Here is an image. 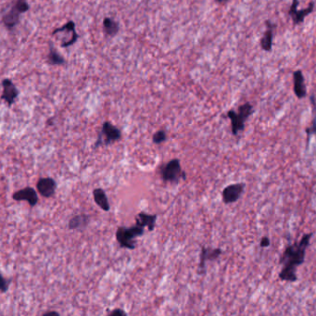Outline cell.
<instances>
[{"label": "cell", "instance_id": "44dd1931", "mask_svg": "<svg viewBox=\"0 0 316 316\" xmlns=\"http://www.w3.org/2000/svg\"><path fill=\"white\" fill-rule=\"evenodd\" d=\"M166 138H167L166 132L164 130H160V131H158V132H156L153 134V143H155L157 145H160L162 143L165 142Z\"/></svg>", "mask_w": 316, "mask_h": 316}, {"label": "cell", "instance_id": "3957f363", "mask_svg": "<svg viewBox=\"0 0 316 316\" xmlns=\"http://www.w3.org/2000/svg\"><path fill=\"white\" fill-rule=\"evenodd\" d=\"M144 234V228L138 225H134L130 228L118 227L116 232V238L121 248L134 249H135V238Z\"/></svg>", "mask_w": 316, "mask_h": 316}, {"label": "cell", "instance_id": "ffe728a7", "mask_svg": "<svg viewBox=\"0 0 316 316\" xmlns=\"http://www.w3.org/2000/svg\"><path fill=\"white\" fill-rule=\"evenodd\" d=\"M48 62L50 65H63L65 63L64 58L59 54V52L54 48L53 43L50 42V52L48 55Z\"/></svg>", "mask_w": 316, "mask_h": 316}, {"label": "cell", "instance_id": "2e32d148", "mask_svg": "<svg viewBox=\"0 0 316 316\" xmlns=\"http://www.w3.org/2000/svg\"><path fill=\"white\" fill-rule=\"evenodd\" d=\"M93 196H94V200L95 202L99 205V207H100L103 211L105 212H109L111 209V206L109 203V200L107 198V195L105 193V191L102 188H96L93 191Z\"/></svg>", "mask_w": 316, "mask_h": 316}, {"label": "cell", "instance_id": "4fadbf2b", "mask_svg": "<svg viewBox=\"0 0 316 316\" xmlns=\"http://www.w3.org/2000/svg\"><path fill=\"white\" fill-rule=\"evenodd\" d=\"M275 27V25L272 21H266V31L261 39L262 49L266 52H270L273 49V36Z\"/></svg>", "mask_w": 316, "mask_h": 316}, {"label": "cell", "instance_id": "603a6c76", "mask_svg": "<svg viewBox=\"0 0 316 316\" xmlns=\"http://www.w3.org/2000/svg\"><path fill=\"white\" fill-rule=\"evenodd\" d=\"M10 280L5 278V277H2V283H1V292L2 293H5L8 288H9V285H10Z\"/></svg>", "mask_w": 316, "mask_h": 316}, {"label": "cell", "instance_id": "9a60e30c", "mask_svg": "<svg viewBox=\"0 0 316 316\" xmlns=\"http://www.w3.org/2000/svg\"><path fill=\"white\" fill-rule=\"evenodd\" d=\"M71 33V36H70V44H69V46L71 47V46H72L76 41H77V39L79 38V35H78V33H76V31H75V23L72 21V20H70V21H68L67 23H65L62 27H61V28H57L56 30L54 31L53 33H52V35H55V34H57V33Z\"/></svg>", "mask_w": 316, "mask_h": 316}, {"label": "cell", "instance_id": "484cf974", "mask_svg": "<svg viewBox=\"0 0 316 316\" xmlns=\"http://www.w3.org/2000/svg\"><path fill=\"white\" fill-rule=\"evenodd\" d=\"M217 3H219V4H224V3H226V2H228L229 0H215Z\"/></svg>", "mask_w": 316, "mask_h": 316}, {"label": "cell", "instance_id": "7a4b0ae2", "mask_svg": "<svg viewBox=\"0 0 316 316\" xmlns=\"http://www.w3.org/2000/svg\"><path fill=\"white\" fill-rule=\"evenodd\" d=\"M253 112V106L249 102H246L241 105L238 108L237 112L233 110L227 112V118H229L231 121V129L234 135H237L239 133L244 130L245 122Z\"/></svg>", "mask_w": 316, "mask_h": 316}, {"label": "cell", "instance_id": "ba28073f", "mask_svg": "<svg viewBox=\"0 0 316 316\" xmlns=\"http://www.w3.org/2000/svg\"><path fill=\"white\" fill-rule=\"evenodd\" d=\"M2 86H3V94H2V100L6 103L11 106L13 103L16 101L18 96H19V90L16 87V85L12 83L10 79H4L2 81Z\"/></svg>", "mask_w": 316, "mask_h": 316}, {"label": "cell", "instance_id": "7c38bea8", "mask_svg": "<svg viewBox=\"0 0 316 316\" xmlns=\"http://www.w3.org/2000/svg\"><path fill=\"white\" fill-rule=\"evenodd\" d=\"M20 10L16 8L15 5H13L9 11H7V13L4 14L3 18H2V21L4 23V25L10 29L12 30L13 28H15L17 26V24L19 23L20 20Z\"/></svg>", "mask_w": 316, "mask_h": 316}, {"label": "cell", "instance_id": "8992f818", "mask_svg": "<svg viewBox=\"0 0 316 316\" xmlns=\"http://www.w3.org/2000/svg\"><path fill=\"white\" fill-rule=\"evenodd\" d=\"M244 183H237L226 186L223 191V201L224 204H231L236 202L244 193Z\"/></svg>", "mask_w": 316, "mask_h": 316}, {"label": "cell", "instance_id": "8fae6325", "mask_svg": "<svg viewBox=\"0 0 316 316\" xmlns=\"http://www.w3.org/2000/svg\"><path fill=\"white\" fill-rule=\"evenodd\" d=\"M293 82H294V93L296 97L299 100H302L307 96L305 81L303 73L300 70L294 71L293 73Z\"/></svg>", "mask_w": 316, "mask_h": 316}, {"label": "cell", "instance_id": "6da1fadb", "mask_svg": "<svg viewBox=\"0 0 316 316\" xmlns=\"http://www.w3.org/2000/svg\"><path fill=\"white\" fill-rule=\"evenodd\" d=\"M312 236L313 233L304 234L300 241L285 248L279 261V264L283 265V268L279 274V278L282 281H297V268L304 263L306 249L310 244Z\"/></svg>", "mask_w": 316, "mask_h": 316}, {"label": "cell", "instance_id": "5bb4252c", "mask_svg": "<svg viewBox=\"0 0 316 316\" xmlns=\"http://www.w3.org/2000/svg\"><path fill=\"white\" fill-rule=\"evenodd\" d=\"M157 220L156 214H147L140 213L135 218V224L140 227H148L150 231H153L155 228V223Z\"/></svg>", "mask_w": 316, "mask_h": 316}, {"label": "cell", "instance_id": "cb8c5ba5", "mask_svg": "<svg viewBox=\"0 0 316 316\" xmlns=\"http://www.w3.org/2000/svg\"><path fill=\"white\" fill-rule=\"evenodd\" d=\"M270 244H271V241H270L269 237L264 236V237L262 238V240H261V247H262V248H267V247L270 246Z\"/></svg>", "mask_w": 316, "mask_h": 316}, {"label": "cell", "instance_id": "52a82bcc", "mask_svg": "<svg viewBox=\"0 0 316 316\" xmlns=\"http://www.w3.org/2000/svg\"><path fill=\"white\" fill-rule=\"evenodd\" d=\"M223 253V250L219 248L217 249H212V248H206L202 247L201 249V254H200V262L199 265V274L202 275L205 274L206 271V263L207 262H213L217 260Z\"/></svg>", "mask_w": 316, "mask_h": 316}, {"label": "cell", "instance_id": "e0dca14e", "mask_svg": "<svg viewBox=\"0 0 316 316\" xmlns=\"http://www.w3.org/2000/svg\"><path fill=\"white\" fill-rule=\"evenodd\" d=\"M103 29H104V33L107 35L114 36L119 33L120 25H119V23L117 21H115L112 18L106 17L103 20Z\"/></svg>", "mask_w": 316, "mask_h": 316}, {"label": "cell", "instance_id": "30bf717a", "mask_svg": "<svg viewBox=\"0 0 316 316\" xmlns=\"http://www.w3.org/2000/svg\"><path fill=\"white\" fill-rule=\"evenodd\" d=\"M36 187L38 192L45 198H50L56 191L57 183L54 179L47 177V178H41L36 183Z\"/></svg>", "mask_w": 316, "mask_h": 316}, {"label": "cell", "instance_id": "9c48e42d", "mask_svg": "<svg viewBox=\"0 0 316 316\" xmlns=\"http://www.w3.org/2000/svg\"><path fill=\"white\" fill-rule=\"evenodd\" d=\"M14 200L20 201L25 200L27 201L31 207H34L38 202V197L36 191L33 187H25L19 191L15 192L12 196Z\"/></svg>", "mask_w": 316, "mask_h": 316}, {"label": "cell", "instance_id": "5b68a950", "mask_svg": "<svg viewBox=\"0 0 316 316\" xmlns=\"http://www.w3.org/2000/svg\"><path fill=\"white\" fill-rule=\"evenodd\" d=\"M122 137V133L119 128L114 126L112 122H103L101 131L99 134L98 140L95 144V148L100 146H109L112 143L120 140Z\"/></svg>", "mask_w": 316, "mask_h": 316}, {"label": "cell", "instance_id": "d6986e66", "mask_svg": "<svg viewBox=\"0 0 316 316\" xmlns=\"http://www.w3.org/2000/svg\"><path fill=\"white\" fill-rule=\"evenodd\" d=\"M89 223V217L85 214H81V215H77L74 216L73 218H71L69 222V228L73 230V229H82L87 226V224Z\"/></svg>", "mask_w": 316, "mask_h": 316}, {"label": "cell", "instance_id": "ac0fdd59", "mask_svg": "<svg viewBox=\"0 0 316 316\" xmlns=\"http://www.w3.org/2000/svg\"><path fill=\"white\" fill-rule=\"evenodd\" d=\"M315 10V3L314 2H311L309 4V6L304 9V10H297L294 15L291 16V19L293 20V23L295 25H298V24H300L303 22V20L305 19L306 17L311 14L313 11Z\"/></svg>", "mask_w": 316, "mask_h": 316}, {"label": "cell", "instance_id": "d4e9b609", "mask_svg": "<svg viewBox=\"0 0 316 316\" xmlns=\"http://www.w3.org/2000/svg\"><path fill=\"white\" fill-rule=\"evenodd\" d=\"M109 315L110 316H117V315H119V316H125L126 314H125L124 311H122V309H116V310L111 312Z\"/></svg>", "mask_w": 316, "mask_h": 316}, {"label": "cell", "instance_id": "7402d4cb", "mask_svg": "<svg viewBox=\"0 0 316 316\" xmlns=\"http://www.w3.org/2000/svg\"><path fill=\"white\" fill-rule=\"evenodd\" d=\"M14 5L18 10H20V13H25L30 10V6L26 0H16Z\"/></svg>", "mask_w": 316, "mask_h": 316}, {"label": "cell", "instance_id": "277c9868", "mask_svg": "<svg viewBox=\"0 0 316 316\" xmlns=\"http://www.w3.org/2000/svg\"><path fill=\"white\" fill-rule=\"evenodd\" d=\"M161 176L164 182L179 183L186 179V173L181 167L180 160L173 159L161 168Z\"/></svg>", "mask_w": 316, "mask_h": 316}]
</instances>
